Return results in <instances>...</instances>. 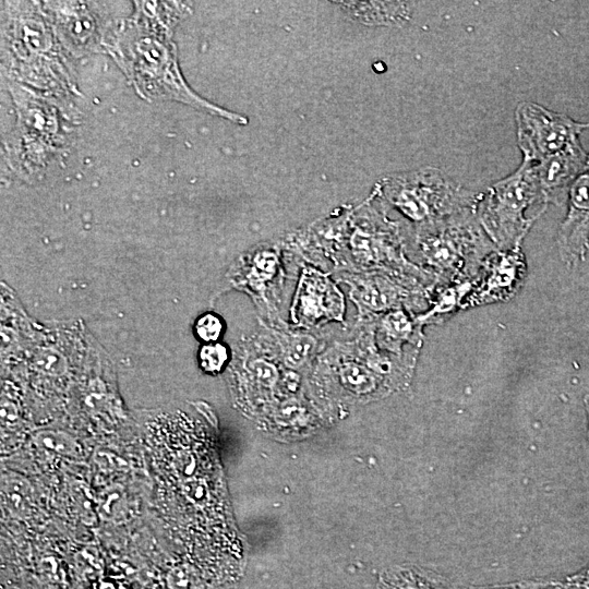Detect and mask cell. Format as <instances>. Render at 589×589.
<instances>
[{"mask_svg": "<svg viewBox=\"0 0 589 589\" xmlns=\"http://www.w3.org/2000/svg\"><path fill=\"white\" fill-rule=\"evenodd\" d=\"M527 274L519 250H495L484 261L462 302V309L510 299L522 286Z\"/></svg>", "mask_w": 589, "mask_h": 589, "instance_id": "obj_6", "label": "cell"}, {"mask_svg": "<svg viewBox=\"0 0 589 589\" xmlns=\"http://www.w3.org/2000/svg\"><path fill=\"white\" fill-rule=\"evenodd\" d=\"M161 22H148L137 12L117 41V56L125 72L143 96L171 98L197 109L247 123V119L237 113L217 107L193 93L181 77L176 60L175 46L167 39Z\"/></svg>", "mask_w": 589, "mask_h": 589, "instance_id": "obj_1", "label": "cell"}, {"mask_svg": "<svg viewBox=\"0 0 589 589\" xmlns=\"http://www.w3.org/2000/svg\"><path fill=\"white\" fill-rule=\"evenodd\" d=\"M588 154L581 146L531 163L545 204L562 205L567 200L569 187L582 171Z\"/></svg>", "mask_w": 589, "mask_h": 589, "instance_id": "obj_9", "label": "cell"}, {"mask_svg": "<svg viewBox=\"0 0 589 589\" xmlns=\"http://www.w3.org/2000/svg\"><path fill=\"white\" fill-rule=\"evenodd\" d=\"M378 589H455L445 577L414 565L394 566L380 577Z\"/></svg>", "mask_w": 589, "mask_h": 589, "instance_id": "obj_11", "label": "cell"}, {"mask_svg": "<svg viewBox=\"0 0 589 589\" xmlns=\"http://www.w3.org/2000/svg\"><path fill=\"white\" fill-rule=\"evenodd\" d=\"M464 589H551V579H527L489 586H469Z\"/></svg>", "mask_w": 589, "mask_h": 589, "instance_id": "obj_17", "label": "cell"}, {"mask_svg": "<svg viewBox=\"0 0 589 589\" xmlns=\"http://www.w3.org/2000/svg\"><path fill=\"white\" fill-rule=\"evenodd\" d=\"M58 21L67 38H71L70 44L77 47L91 46L95 34V25L91 15L75 10L73 5L65 3L59 11Z\"/></svg>", "mask_w": 589, "mask_h": 589, "instance_id": "obj_12", "label": "cell"}, {"mask_svg": "<svg viewBox=\"0 0 589 589\" xmlns=\"http://www.w3.org/2000/svg\"><path fill=\"white\" fill-rule=\"evenodd\" d=\"M283 360L288 368L299 369L318 350V341L308 334H278Z\"/></svg>", "mask_w": 589, "mask_h": 589, "instance_id": "obj_13", "label": "cell"}, {"mask_svg": "<svg viewBox=\"0 0 589 589\" xmlns=\"http://www.w3.org/2000/svg\"><path fill=\"white\" fill-rule=\"evenodd\" d=\"M584 404H585V409H586L587 420H588V432H587L588 435H587V437H588V442H589V393L585 396Z\"/></svg>", "mask_w": 589, "mask_h": 589, "instance_id": "obj_19", "label": "cell"}, {"mask_svg": "<svg viewBox=\"0 0 589 589\" xmlns=\"http://www.w3.org/2000/svg\"><path fill=\"white\" fill-rule=\"evenodd\" d=\"M344 311V296L335 284L313 268L305 269L292 305V321L302 326L341 321Z\"/></svg>", "mask_w": 589, "mask_h": 589, "instance_id": "obj_8", "label": "cell"}, {"mask_svg": "<svg viewBox=\"0 0 589 589\" xmlns=\"http://www.w3.org/2000/svg\"><path fill=\"white\" fill-rule=\"evenodd\" d=\"M557 248L561 260L568 266L582 262L589 249V154L585 168L569 187Z\"/></svg>", "mask_w": 589, "mask_h": 589, "instance_id": "obj_7", "label": "cell"}, {"mask_svg": "<svg viewBox=\"0 0 589 589\" xmlns=\"http://www.w3.org/2000/svg\"><path fill=\"white\" fill-rule=\"evenodd\" d=\"M551 589H589V564L563 579H551Z\"/></svg>", "mask_w": 589, "mask_h": 589, "instance_id": "obj_16", "label": "cell"}, {"mask_svg": "<svg viewBox=\"0 0 589 589\" xmlns=\"http://www.w3.org/2000/svg\"><path fill=\"white\" fill-rule=\"evenodd\" d=\"M384 199L414 227H432L456 215L476 211L480 193L462 188L440 169L423 168L386 178Z\"/></svg>", "mask_w": 589, "mask_h": 589, "instance_id": "obj_3", "label": "cell"}, {"mask_svg": "<svg viewBox=\"0 0 589 589\" xmlns=\"http://www.w3.org/2000/svg\"><path fill=\"white\" fill-rule=\"evenodd\" d=\"M227 358L226 347L217 342L206 344L200 351L201 365L207 372H219Z\"/></svg>", "mask_w": 589, "mask_h": 589, "instance_id": "obj_14", "label": "cell"}, {"mask_svg": "<svg viewBox=\"0 0 589 589\" xmlns=\"http://www.w3.org/2000/svg\"><path fill=\"white\" fill-rule=\"evenodd\" d=\"M418 256L438 286L472 281L497 248L482 228L476 211H468L414 231Z\"/></svg>", "mask_w": 589, "mask_h": 589, "instance_id": "obj_2", "label": "cell"}, {"mask_svg": "<svg viewBox=\"0 0 589 589\" xmlns=\"http://www.w3.org/2000/svg\"><path fill=\"white\" fill-rule=\"evenodd\" d=\"M37 363L47 371H56V369L58 370L60 358L58 353L47 350L39 353Z\"/></svg>", "mask_w": 589, "mask_h": 589, "instance_id": "obj_18", "label": "cell"}, {"mask_svg": "<svg viewBox=\"0 0 589 589\" xmlns=\"http://www.w3.org/2000/svg\"><path fill=\"white\" fill-rule=\"evenodd\" d=\"M532 205L546 208L532 164L522 160L515 172L480 193L476 215L498 250H519L537 217H527Z\"/></svg>", "mask_w": 589, "mask_h": 589, "instance_id": "obj_4", "label": "cell"}, {"mask_svg": "<svg viewBox=\"0 0 589 589\" xmlns=\"http://www.w3.org/2000/svg\"><path fill=\"white\" fill-rule=\"evenodd\" d=\"M515 118L522 160L530 163L581 146L579 134L589 128V123L577 122L531 101H521L516 108Z\"/></svg>", "mask_w": 589, "mask_h": 589, "instance_id": "obj_5", "label": "cell"}, {"mask_svg": "<svg viewBox=\"0 0 589 589\" xmlns=\"http://www.w3.org/2000/svg\"><path fill=\"white\" fill-rule=\"evenodd\" d=\"M195 332L205 342H215L223 332L221 321L214 314H204L196 321Z\"/></svg>", "mask_w": 589, "mask_h": 589, "instance_id": "obj_15", "label": "cell"}, {"mask_svg": "<svg viewBox=\"0 0 589 589\" xmlns=\"http://www.w3.org/2000/svg\"><path fill=\"white\" fill-rule=\"evenodd\" d=\"M421 325L410 318L405 309L382 314L374 325L377 347L388 353L406 357L418 354V350H405V346L418 348L422 341Z\"/></svg>", "mask_w": 589, "mask_h": 589, "instance_id": "obj_10", "label": "cell"}]
</instances>
